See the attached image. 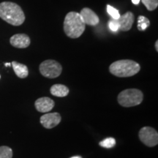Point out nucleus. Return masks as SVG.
Wrapping results in <instances>:
<instances>
[{
    "mask_svg": "<svg viewBox=\"0 0 158 158\" xmlns=\"http://www.w3.org/2000/svg\"><path fill=\"white\" fill-rule=\"evenodd\" d=\"M0 18L15 27L23 24L25 21V15L21 7L11 2L0 3Z\"/></svg>",
    "mask_w": 158,
    "mask_h": 158,
    "instance_id": "nucleus-1",
    "label": "nucleus"
},
{
    "mask_svg": "<svg viewBox=\"0 0 158 158\" xmlns=\"http://www.w3.org/2000/svg\"><path fill=\"white\" fill-rule=\"evenodd\" d=\"M86 29V24L81 16L77 12H70L65 16L64 21V31L70 38L76 39L81 36Z\"/></svg>",
    "mask_w": 158,
    "mask_h": 158,
    "instance_id": "nucleus-2",
    "label": "nucleus"
},
{
    "mask_svg": "<svg viewBox=\"0 0 158 158\" xmlns=\"http://www.w3.org/2000/svg\"><path fill=\"white\" fill-rule=\"evenodd\" d=\"M141 70L138 63L130 59H122L110 65L109 71L114 76L120 78L131 77L137 74Z\"/></svg>",
    "mask_w": 158,
    "mask_h": 158,
    "instance_id": "nucleus-3",
    "label": "nucleus"
},
{
    "mask_svg": "<svg viewBox=\"0 0 158 158\" xmlns=\"http://www.w3.org/2000/svg\"><path fill=\"white\" fill-rule=\"evenodd\" d=\"M143 99V94L137 89H127L120 92L118 95V102L123 107L129 108L141 104Z\"/></svg>",
    "mask_w": 158,
    "mask_h": 158,
    "instance_id": "nucleus-4",
    "label": "nucleus"
},
{
    "mask_svg": "<svg viewBox=\"0 0 158 158\" xmlns=\"http://www.w3.org/2000/svg\"><path fill=\"white\" fill-rule=\"evenodd\" d=\"M39 69L42 76L48 78H57L62 71V65L53 59H48L43 62L40 64Z\"/></svg>",
    "mask_w": 158,
    "mask_h": 158,
    "instance_id": "nucleus-5",
    "label": "nucleus"
},
{
    "mask_svg": "<svg viewBox=\"0 0 158 158\" xmlns=\"http://www.w3.org/2000/svg\"><path fill=\"white\" fill-rule=\"evenodd\" d=\"M140 140L142 143L149 147H155L158 143V133L157 130L150 127H144L139 131Z\"/></svg>",
    "mask_w": 158,
    "mask_h": 158,
    "instance_id": "nucleus-6",
    "label": "nucleus"
},
{
    "mask_svg": "<svg viewBox=\"0 0 158 158\" xmlns=\"http://www.w3.org/2000/svg\"><path fill=\"white\" fill-rule=\"evenodd\" d=\"M62 117L59 113L45 114L40 117V123L46 129H52L60 123Z\"/></svg>",
    "mask_w": 158,
    "mask_h": 158,
    "instance_id": "nucleus-7",
    "label": "nucleus"
},
{
    "mask_svg": "<svg viewBox=\"0 0 158 158\" xmlns=\"http://www.w3.org/2000/svg\"><path fill=\"white\" fill-rule=\"evenodd\" d=\"M134 20H135V16L133 13L128 11L124 15H120V17L115 21L118 25V29L122 31H127L132 28Z\"/></svg>",
    "mask_w": 158,
    "mask_h": 158,
    "instance_id": "nucleus-8",
    "label": "nucleus"
},
{
    "mask_svg": "<svg viewBox=\"0 0 158 158\" xmlns=\"http://www.w3.org/2000/svg\"><path fill=\"white\" fill-rule=\"evenodd\" d=\"M10 43L15 48H26L30 45L31 40L27 35L16 34L10 37Z\"/></svg>",
    "mask_w": 158,
    "mask_h": 158,
    "instance_id": "nucleus-9",
    "label": "nucleus"
},
{
    "mask_svg": "<svg viewBox=\"0 0 158 158\" xmlns=\"http://www.w3.org/2000/svg\"><path fill=\"white\" fill-rule=\"evenodd\" d=\"M81 16L83 21L85 24L89 26H96L100 21L99 17L94 12L88 7L83 8L80 12Z\"/></svg>",
    "mask_w": 158,
    "mask_h": 158,
    "instance_id": "nucleus-10",
    "label": "nucleus"
},
{
    "mask_svg": "<svg viewBox=\"0 0 158 158\" xmlns=\"http://www.w3.org/2000/svg\"><path fill=\"white\" fill-rule=\"evenodd\" d=\"M35 106L37 111L41 113H47L54 107V101L52 99L43 97L37 99L35 101Z\"/></svg>",
    "mask_w": 158,
    "mask_h": 158,
    "instance_id": "nucleus-11",
    "label": "nucleus"
},
{
    "mask_svg": "<svg viewBox=\"0 0 158 158\" xmlns=\"http://www.w3.org/2000/svg\"><path fill=\"white\" fill-rule=\"evenodd\" d=\"M13 70L16 76L20 78H25L28 76L29 70L27 65L21 64L17 62H13L11 63Z\"/></svg>",
    "mask_w": 158,
    "mask_h": 158,
    "instance_id": "nucleus-12",
    "label": "nucleus"
},
{
    "mask_svg": "<svg viewBox=\"0 0 158 158\" xmlns=\"http://www.w3.org/2000/svg\"><path fill=\"white\" fill-rule=\"evenodd\" d=\"M50 92L55 97L64 98L69 94V89L63 84H54L51 87Z\"/></svg>",
    "mask_w": 158,
    "mask_h": 158,
    "instance_id": "nucleus-13",
    "label": "nucleus"
},
{
    "mask_svg": "<svg viewBox=\"0 0 158 158\" xmlns=\"http://www.w3.org/2000/svg\"><path fill=\"white\" fill-rule=\"evenodd\" d=\"M150 26V21L147 17L140 15L138 19V29L139 31L146 30Z\"/></svg>",
    "mask_w": 158,
    "mask_h": 158,
    "instance_id": "nucleus-14",
    "label": "nucleus"
},
{
    "mask_svg": "<svg viewBox=\"0 0 158 158\" xmlns=\"http://www.w3.org/2000/svg\"><path fill=\"white\" fill-rule=\"evenodd\" d=\"M13 150L9 147L2 146L0 147V158H12Z\"/></svg>",
    "mask_w": 158,
    "mask_h": 158,
    "instance_id": "nucleus-15",
    "label": "nucleus"
},
{
    "mask_svg": "<svg viewBox=\"0 0 158 158\" xmlns=\"http://www.w3.org/2000/svg\"><path fill=\"white\" fill-rule=\"evenodd\" d=\"M149 11L155 10L158 7V0H141Z\"/></svg>",
    "mask_w": 158,
    "mask_h": 158,
    "instance_id": "nucleus-16",
    "label": "nucleus"
},
{
    "mask_svg": "<svg viewBox=\"0 0 158 158\" xmlns=\"http://www.w3.org/2000/svg\"><path fill=\"white\" fill-rule=\"evenodd\" d=\"M100 147H104V148H112L114 147L116 144V140L114 138H107L106 139H104L103 141H100Z\"/></svg>",
    "mask_w": 158,
    "mask_h": 158,
    "instance_id": "nucleus-17",
    "label": "nucleus"
},
{
    "mask_svg": "<svg viewBox=\"0 0 158 158\" xmlns=\"http://www.w3.org/2000/svg\"><path fill=\"white\" fill-rule=\"evenodd\" d=\"M107 12L114 20H117L120 17V14L117 10L109 5H107Z\"/></svg>",
    "mask_w": 158,
    "mask_h": 158,
    "instance_id": "nucleus-18",
    "label": "nucleus"
},
{
    "mask_svg": "<svg viewBox=\"0 0 158 158\" xmlns=\"http://www.w3.org/2000/svg\"><path fill=\"white\" fill-rule=\"evenodd\" d=\"M108 27H109L110 29L113 31H116L118 30V23L116 22L115 20H110L108 22Z\"/></svg>",
    "mask_w": 158,
    "mask_h": 158,
    "instance_id": "nucleus-19",
    "label": "nucleus"
},
{
    "mask_svg": "<svg viewBox=\"0 0 158 158\" xmlns=\"http://www.w3.org/2000/svg\"><path fill=\"white\" fill-rule=\"evenodd\" d=\"M141 0H132V2H133L134 5H138Z\"/></svg>",
    "mask_w": 158,
    "mask_h": 158,
    "instance_id": "nucleus-20",
    "label": "nucleus"
},
{
    "mask_svg": "<svg viewBox=\"0 0 158 158\" xmlns=\"http://www.w3.org/2000/svg\"><path fill=\"white\" fill-rule=\"evenodd\" d=\"M155 48H156V51H158V41L157 40L155 43Z\"/></svg>",
    "mask_w": 158,
    "mask_h": 158,
    "instance_id": "nucleus-21",
    "label": "nucleus"
},
{
    "mask_svg": "<svg viewBox=\"0 0 158 158\" xmlns=\"http://www.w3.org/2000/svg\"><path fill=\"white\" fill-rule=\"evenodd\" d=\"M70 158H82V157H80V156H75V157H72Z\"/></svg>",
    "mask_w": 158,
    "mask_h": 158,
    "instance_id": "nucleus-22",
    "label": "nucleus"
},
{
    "mask_svg": "<svg viewBox=\"0 0 158 158\" xmlns=\"http://www.w3.org/2000/svg\"><path fill=\"white\" fill-rule=\"evenodd\" d=\"M5 66H6V67L10 66V63H5Z\"/></svg>",
    "mask_w": 158,
    "mask_h": 158,
    "instance_id": "nucleus-23",
    "label": "nucleus"
},
{
    "mask_svg": "<svg viewBox=\"0 0 158 158\" xmlns=\"http://www.w3.org/2000/svg\"><path fill=\"white\" fill-rule=\"evenodd\" d=\"M0 78H1V76H0Z\"/></svg>",
    "mask_w": 158,
    "mask_h": 158,
    "instance_id": "nucleus-24",
    "label": "nucleus"
}]
</instances>
